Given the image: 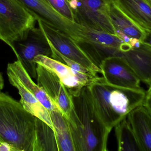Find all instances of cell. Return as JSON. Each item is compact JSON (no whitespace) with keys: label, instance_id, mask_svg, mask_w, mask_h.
<instances>
[{"label":"cell","instance_id":"obj_1","mask_svg":"<svg viewBox=\"0 0 151 151\" xmlns=\"http://www.w3.org/2000/svg\"><path fill=\"white\" fill-rule=\"evenodd\" d=\"M72 108L67 118L75 151H106L110 131L98 115L88 86L72 95Z\"/></svg>","mask_w":151,"mask_h":151},{"label":"cell","instance_id":"obj_2","mask_svg":"<svg viewBox=\"0 0 151 151\" xmlns=\"http://www.w3.org/2000/svg\"><path fill=\"white\" fill-rule=\"evenodd\" d=\"M88 86L95 110L110 132L130 112L143 105L146 98L144 90L114 86L103 77L98 76Z\"/></svg>","mask_w":151,"mask_h":151},{"label":"cell","instance_id":"obj_3","mask_svg":"<svg viewBox=\"0 0 151 151\" xmlns=\"http://www.w3.org/2000/svg\"><path fill=\"white\" fill-rule=\"evenodd\" d=\"M35 138V117L0 91V143H8L14 151H34Z\"/></svg>","mask_w":151,"mask_h":151},{"label":"cell","instance_id":"obj_4","mask_svg":"<svg viewBox=\"0 0 151 151\" xmlns=\"http://www.w3.org/2000/svg\"><path fill=\"white\" fill-rule=\"evenodd\" d=\"M36 21L17 0H0V40L10 48L16 39L35 27Z\"/></svg>","mask_w":151,"mask_h":151},{"label":"cell","instance_id":"obj_5","mask_svg":"<svg viewBox=\"0 0 151 151\" xmlns=\"http://www.w3.org/2000/svg\"><path fill=\"white\" fill-rule=\"evenodd\" d=\"M11 48L32 79L37 78V64L34 61L35 57L42 55L53 57L50 43L39 27L30 29L16 39Z\"/></svg>","mask_w":151,"mask_h":151},{"label":"cell","instance_id":"obj_6","mask_svg":"<svg viewBox=\"0 0 151 151\" xmlns=\"http://www.w3.org/2000/svg\"><path fill=\"white\" fill-rule=\"evenodd\" d=\"M116 1L67 0L76 24L114 35L116 33L110 19L109 8L110 4Z\"/></svg>","mask_w":151,"mask_h":151},{"label":"cell","instance_id":"obj_7","mask_svg":"<svg viewBox=\"0 0 151 151\" xmlns=\"http://www.w3.org/2000/svg\"><path fill=\"white\" fill-rule=\"evenodd\" d=\"M38 20L71 37L76 42L87 40L88 28L65 18L46 0H17Z\"/></svg>","mask_w":151,"mask_h":151},{"label":"cell","instance_id":"obj_8","mask_svg":"<svg viewBox=\"0 0 151 151\" xmlns=\"http://www.w3.org/2000/svg\"><path fill=\"white\" fill-rule=\"evenodd\" d=\"M37 22L39 27L42 30L51 46L57 51L95 73L102 74L101 69L94 64L71 37L41 20H38Z\"/></svg>","mask_w":151,"mask_h":151},{"label":"cell","instance_id":"obj_9","mask_svg":"<svg viewBox=\"0 0 151 151\" xmlns=\"http://www.w3.org/2000/svg\"><path fill=\"white\" fill-rule=\"evenodd\" d=\"M36 71L37 85L65 118H67L73 105L72 95L53 71L38 64Z\"/></svg>","mask_w":151,"mask_h":151},{"label":"cell","instance_id":"obj_10","mask_svg":"<svg viewBox=\"0 0 151 151\" xmlns=\"http://www.w3.org/2000/svg\"><path fill=\"white\" fill-rule=\"evenodd\" d=\"M103 77L114 86L129 89L142 90L141 80L127 63L120 57H109L101 63Z\"/></svg>","mask_w":151,"mask_h":151},{"label":"cell","instance_id":"obj_11","mask_svg":"<svg viewBox=\"0 0 151 151\" xmlns=\"http://www.w3.org/2000/svg\"><path fill=\"white\" fill-rule=\"evenodd\" d=\"M34 61L53 71L72 95L78 94L83 87L89 85L98 76L95 74L78 72L64 63L46 56H37Z\"/></svg>","mask_w":151,"mask_h":151},{"label":"cell","instance_id":"obj_12","mask_svg":"<svg viewBox=\"0 0 151 151\" xmlns=\"http://www.w3.org/2000/svg\"><path fill=\"white\" fill-rule=\"evenodd\" d=\"M122 58L130 66L141 82L151 85V46L142 42L138 48H132L121 52Z\"/></svg>","mask_w":151,"mask_h":151},{"label":"cell","instance_id":"obj_13","mask_svg":"<svg viewBox=\"0 0 151 151\" xmlns=\"http://www.w3.org/2000/svg\"><path fill=\"white\" fill-rule=\"evenodd\" d=\"M142 151H151V114L143 105L127 116Z\"/></svg>","mask_w":151,"mask_h":151},{"label":"cell","instance_id":"obj_14","mask_svg":"<svg viewBox=\"0 0 151 151\" xmlns=\"http://www.w3.org/2000/svg\"><path fill=\"white\" fill-rule=\"evenodd\" d=\"M7 75L17 79L49 111L58 110L54 105L46 93L35 83L31 76L25 70L19 61L17 60L7 65Z\"/></svg>","mask_w":151,"mask_h":151},{"label":"cell","instance_id":"obj_15","mask_svg":"<svg viewBox=\"0 0 151 151\" xmlns=\"http://www.w3.org/2000/svg\"><path fill=\"white\" fill-rule=\"evenodd\" d=\"M98 54L105 57L115 56L124 42L116 35L88 28L87 40Z\"/></svg>","mask_w":151,"mask_h":151},{"label":"cell","instance_id":"obj_16","mask_svg":"<svg viewBox=\"0 0 151 151\" xmlns=\"http://www.w3.org/2000/svg\"><path fill=\"white\" fill-rule=\"evenodd\" d=\"M115 3L137 25L151 31V7L144 0H116Z\"/></svg>","mask_w":151,"mask_h":151},{"label":"cell","instance_id":"obj_17","mask_svg":"<svg viewBox=\"0 0 151 151\" xmlns=\"http://www.w3.org/2000/svg\"><path fill=\"white\" fill-rule=\"evenodd\" d=\"M10 83L18 90L19 101L24 108L35 117L43 121L53 128L50 111L17 79L8 75Z\"/></svg>","mask_w":151,"mask_h":151},{"label":"cell","instance_id":"obj_18","mask_svg":"<svg viewBox=\"0 0 151 151\" xmlns=\"http://www.w3.org/2000/svg\"><path fill=\"white\" fill-rule=\"evenodd\" d=\"M109 16L116 35L121 33L130 38L142 41L145 32L134 23L116 4L115 2L110 4Z\"/></svg>","mask_w":151,"mask_h":151},{"label":"cell","instance_id":"obj_19","mask_svg":"<svg viewBox=\"0 0 151 151\" xmlns=\"http://www.w3.org/2000/svg\"><path fill=\"white\" fill-rule=\"evenodd\" d=\"M55 133L59 151H75L70 129L66 119L58 110L50 111Z\"/></svg>","mask_w":151,"mask_h":151},{"label":"cell","instance_id":"obj_20","mask_svg":"<svg viewBox=\"0 0 151 151\" xmlns=\"http://www.w3.org/2000/svg\"><path fill=\"white\" fill-rule=\"evenodd\" d=\"M36 138L34 151H59L54 129L35 117Z\"/></svg>","mask_w":151,"mask_h":151},{"label":"cell","instance_id":"obj_21","mask_svg":"<svg viewBox=\"0 0 151 151\" xmlns=\"http://www.w3.org/2000/svg\"><path fill=\"white\" fill-rule=\"evenodd\" d=\"M114 128L118 151H142L127 118L120 121Z\"/></svg>","mask_w":151,"mask_h":151},{"label":"cell","instance_id":"obj_22","mask_svg":"<svg viewBox=\"0 0 151 151\" xmlns=\"http://www.w3.org/2000/svg\"><path fill=\"white\" fill-rule=\"evenodd\" d=\"M51 7L67 19L75 22L74 16L67 0H46Z\"/></svg>","mask_w":151,"mask_h":151},{"label":"cell","instance_id":"obj_23","mask_svg":"<svg viewBox=\"0 0 151 151\" xmlns=\"http://www.w3.org/2000/svg\"><path fill=\"white\" fill-rule=\"evenodd\" d=\"M0 151H14V150L8 143L4 142L0 143Z\"/></svg>","mask_w":151,"mask_h":151},{"label":"cell","instance_id":"obj_24","mask_svg":"<svg viewBox=\"0 0 151 151\" xmlns=\"http://www.w3.org/2000/svg\"><path fill=\"white\" fill-rule=\"evenodd\" d=\"M142 42L137 38H131L129 43L132 48H138L142 45Z\"/></svg>","mask_w":151,"mask_h":151},{"label":"cell","instance_id":"obj_25","mask_svg":"<svg viewBox=\"0 0 151 151\" xmlns=\"http://www.w3.org/2000/svg\"><path fill=\"white\" fill-rule=\"evenodd\" d=\"M145 35L142 42L151 46V31H145Z\"/></svg>","mask_w":151,"mask_h":151},{"label":"cell","instance_id":"obj_26","mask_svg":"<svg viewBox=\"0 0 151 151\" xmlns=\"http://www.w3.org/2000/svg\"><path fill=\"white\" fill-rule=\"evenodd\" d=\"M143 105L151 114V97H146Z\"/></svg>","mask_w":151,"mask_h":151},{"label":"cell","instance_id":"obj_27","mask_svg":"<svg viewBox=\"0 0 151 151\" xmlns=\"http://www.w3.org/2000/svg\"><path fill=\"white\" fill-rule=\"evenodd\" d=\"M4 80L1 73L0 72V91L4 88Z\"/></svg>","mask_w":151,"mask_h":151},{"label":"cell","instance_id":"obj_28","mask_svg":"<svg viewBox=\"0 0 151 151\" xmlns=\"http://www.w3.org/2000/svg\"><path fill=\"white\" fill-rule=\"evenodd\" d=\"M146 97H151V85L149 87V89L146 91Z\"/></svg>","mask_w":151,"mask_h":151},{"label":"cell","instance_id":"obj_29","mask_svg":"<svg viewBox=\"0 0 151 151\" xmlns=\"http://www.w3.org/2000/svg\"><path fill=\"white\" fill-rule=\"evenodd\" d=\"M144 1L151 7V0H144Z\"/></svg>","mask_w":151,"mask_h":151}]
</instances>
